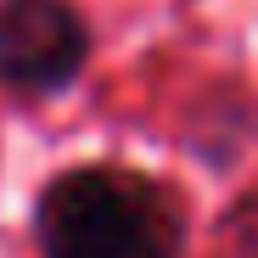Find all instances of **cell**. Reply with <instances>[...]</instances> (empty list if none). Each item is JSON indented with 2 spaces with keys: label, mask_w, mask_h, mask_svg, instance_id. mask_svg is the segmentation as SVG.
<instances>
[{
  "label": "cell",
  "mask_w": 258,
  "mask_h": 258,
  "mask_svg": "<svg viewBox=\"0 0 258 258\" xmlns=\"http://www.w3.org/2000/svg\"><path fill=\"white\" fill-rule=\"evenodd\" d=\"M96 28L73 0H0V90L45 101L84 79Z\"/></svg>",
  "instance_id": "7a4b0ae2"
},
{
  "label": "cell",
  "mask_w": 258,
  "mask_h": 258,
  "mask_svg": "<svg viewBox=\"0 0 258 258\" xmlns=\"http://www.w3.org/2000/svg\"><path fill=\"white\" fill-rule=\"evenodd\" d=\"M28 236L39 258H185L191 202L135 163H68L34 191Z\"/></svg>",
  "instance_id": "6da1fadb"
},
{
  "label": "cell",
  "mask_w": 258,
  "mask_h": 258,
  "mask_svg": "<svg viewBox=\"0 0 258 258\" xmlns=\"http://www.w3.org/2000/svg\"><path fill=\"white\" fill-rule=\"evenodd\" d=\"M208 258H258V185H247L225 202V213L213 219Z\"/></svg>",
  "instance_id": "3957f363"
}]
</instances>
